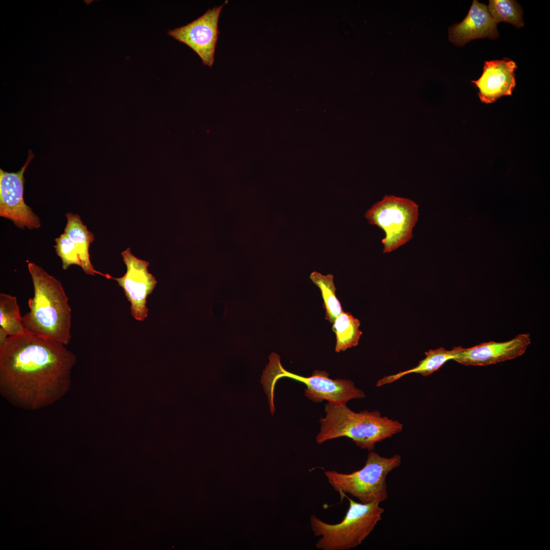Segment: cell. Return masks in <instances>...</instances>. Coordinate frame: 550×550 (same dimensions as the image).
Listing matches in <instances>:
<instances>
[{
	"mask_svg": "<svg viewBox=\"0 0 550 550\" xmlns=\"http://www.w3.org/2000/svg\"><path fill=\"white\" fill-rule=\"evenodd\" d=\"M76 355L66 345L30 333L0 343V393L13 405L35 410L61 399L71 384Z\"/></svg>",
	"mask_w": 550,
	"mask_h": 550,
	"instance_id": "cell-1",
	"label": "cell"
},
{
	"mask_svg": "<svg viewBox=\"0 0 550 550\" xmlns=\"http://www.w3.org/2000/svg\"><path fill=\"white\" fill-rule=\"evenodd\" d=\"M34 294L29 312L22 317L31 334L67 345L71 338V309L61 283L33 262L28 265Z\"/></svg>",
	"mask_w": 550,
	"mask_h": 550,
	"instance_id": "cell-2",
	"label": "cell"
},
{
	"mask_svg": "<svg viewBox=\"0 0 550 550\" xmlns=\"http://www.w3.org/2000/svg\"><path fill=\"white\" fill-rule=\"evenodd\" d=\"M316 442L321 444L341 437L350 438L363 449L373 451L376 444L402 431L403 424L382 417L378 411H353L346 404L327 403Z\"/></svg>",
	"mask_w": 550,
	"mask_h": 550,
	"instance_id": "cell-3",
	"label": "cell"
},
{
	"mask_svg": "<svg viewBox=\"0 0 550 550\" xmlns=\"http://www.w3.org/2000/svg\"><path fill=\"white\" fill-rule=\"evenodd\" d=\"M349 508L338 524L326 523L315 515L310 516L312 530L320 536L316 547L322 550H348L360 545L381 520L384 509L377 503H358L345 496Z\"/></svg>",
	"mask_w": 550,
	"mask_h": 550,
	"instance_id": "cell-4",
	"label": "cell"
},
{
	"mask_svg": "<svg viewBox=\"0 0 550 550\" xmlns=\"http://www.w3.org/2000/svg\"><path fill=\"white\" fill-rule=\"evenodd\" d=\"M269 359V363L263 371L261 382L267 396L272 415L275 411L273 403L274 387L277 381L282 377H288L304 383L306 386L305 396L316 402L326 400L329 403L346 404L351 399L365 397L364 393L350 380L333 379L329 377L327 372L319 370H315L311 376L304 377L286 370L281 365L278 354L273 352Z\"/></svg>",
	"mask_w": 550,
	"mask_h": 550,
	"instance_id": "cell-5",
	"label": "cell"
},
{
	"mask_svg": "<svg viewBox=\"0 0 550 550\" xmlns=\"http://www.w3.org/2000/svg\"><path fill=\"white\" fill-rule=\"evenodd\" d=\"M401 462V457L398 454L385 457L371 451L360 470L349 474L336 471H326L324 473L328 483L339 493L341 500L348 493L362 503L380 504L388 497V475L398 468Z\"/></svg>",
	"mask_w": 550,
	"mask_h": 550,
	"instance_id": "cell-6",
	"label": "cell"
},
{
	"mask_svg": "<svg viewBox=\"0 0 550 550\" xmlns=\"http://www.w3.org/2000/svg\"><path fill=\"white\" fill-rule=\"evenodd\" d=\"M365 217L370 224L384 231L383 253H390L412 239L419 205L409 199L386 195L366 211Z\"/></svg>",
	"mask_w": 550,
	"mask_h": 550,
	"instance_id": "cell-7",
	"label": "cell"
},
{
	"mask_svg": "<svg viewBox=\"0 0 550 550\" xmlns=\"http://www.w3.org/2000/svg\"><path fill=\"white\" fill-rule=\"evenodd\" d=\"M34 156L29 150L24 164L16 173L0 169V216L12 221L19 228L26 227L30 230L41 226L39 218L23 199V174Z\"/></svg>",
	"mask_w": 550,
	"mask_h": 550,
	"instance_id": "cell-8",
	"label": "cell"
},
{
	"mask_svg": "<svg viewBox=\"0 0 550 550\" xmlns=\"http://www.w3.org/2000/svg\"><path fill=\"white\" fill-rule=\"evenodd\" d=\"M121 255L127 268L125 274L114 278L131 303V314L135 319L143 321L148 316L146 298L153 291L157 281L148 270L149 263L139 259L127 248Z\"/></svg>",
	"mask_w": 550,
	"mask_h": 550,
	"instance_id": "cell-9",
	"label": "cell"
},
{
	"mask_svg": "<svg viewBox=\"0 0 550 550\" xmlns=\"http://www.w3.org/2000/svg\"><path fill=\"white\" fill-rule=\"evenodd\" d=\"M224 5L209 9L185 25L168 32V34L191 48L203 65L212 67L219 32L218 22Z\"/></svg>",
	"mask_w": 550,
	"mask_h": 550,
	"instance_id": "cell-10",
	"label": "cell"
},
{
	"mask_svg": "<svg viewBox=\"0 0 550 550\" xmlns=\"http://www.w3.org/2000/svg\"><path fill=\"white\" fill-rule=\"evenodd\" d=\"M531 343L530 334H520L507 341H490L462 348L453 360L465 366H487L522 355Z\"/></svg>",
	"mask_w": 550,
	"mask_h": 550,
	"instance_id": "cell-11",
	"label": "cell"
},
{
	"mask_svg": "<svg viewBox=\"0 0 550 550\" xmlns=\"http://www.w3.org/2000/svg\"><path fill=\"white\" fill-rule=\"evenodd\" d=\"M516 63L504 58L485 61L481 77L472 82L478 88L481 102L491 103L504 96H511L516 86Z\"/></svg>",
	"mask_w": 550,
	"mask_h": 550,
	"instance_id": "cell-12",
	"label": "cell"
},
{
	"mask_svg": "<svg viewBox=\"0 0 550 550\" xmlns=\"http://www.w3.org/2000/svg\"><path fill=\"white\" fill-rule=\"evenodd\" d=\"M497 24L487 7L474 0L468 15L462 21L449 28V39L452 43L459 47L476 39L486 37L496 39L499 35Z\"/></svg>",
	"mask_w": 550,
	"mask_h": 550,
	"instance_id": "cell-13",
	"label": "cell"
},
{
	"mask_svg": "<svg viewBox=\"0 0 550 550\" xmlns=\"http://www.w3.org/2000/svg\"><path fill=\"white\" fill-rule=\"evenodd\" d=\"M67 224L64 233L67 234L75 243L81 262V268L87 274L101 275L108 279H113L108 274H104L96 270L92 265L89 252L90 244L94 241V237L87 226L84 224L80 216L77 214L69 212L66 214Z\"/></svg>",
	"mask_w": 550,
	"mask_h": 550,
	"instance_id": "cell-14",
	"label": "cell"
},
{
	"mask_svg": "<svg viewBox=\"0 0 550 550\" xmlns=\"http://www.w3.org/2000/svg\"><path fill=\"white\" fill-rule=\"evenodd\" d=\"M462 348L461 346H455L451 350H447L441 347L435 349L429 350L425 352L426 357L420 361L415 367L395 374L386 376L379 379L376 385L377 387H381L411 373H418L423 376L430 375L438 370L448 361L454 360Z\"/></svg>",
	"mask_w": 550,
	"mask_h": 550,
	"instance_id": "cell-15",
	"label": "cell"
},
{
	"mask_svg": "<svg viewBox=\"0 0 550 550\" xmlns=\"http://www.w3.org/2000/svg\"><path fill=\"white\" fill-rule=\"evenodd\" d=\"M332 329L336 336L335 351L339 352L356 346L362 335L359 320L349 312H343L333 322Z\"/></svg>",
	"mask_w": 550,
	"mask_h": 550,
	"instance_id": "cell-16",
	"label": "cell"
},
{
	"mask_svg": "<svg viewBox=\"0 0 550 550\" xmlns=\"http://www.w3.org/2000/svg\"><path fill=\"white\" fill-rule=\"evenodd\" d=\"M0 328L9 336L29 333L23 324L16 297L2 293L0 294Z\"/></svg>",
	"mask_w": 550,
	"mask_h": 550,
	"instance_id": "cell-17",
	"label": "cell"
},
{
	"mask_svg": "<svg viewBox=\"0 0 550 550\" xmlns=\"http://www.w3.org/2000/svg\"><path fill=\"white\" fill-rule=\"evenodd\" d=\"M310 278L320 289L323 298V307L325 311V319L333 323L335 319L343 312L341 303L337 298L333 276L323 275L319 272H312Z\"/></svg>",
	"mask_w": 550,
	"mask_h": 550,
	"instance_id": "cell-18",
	"label": "cell"
},
{
	"mask_svg": "<svg viewBox=\"0 0 550 550\" xmlns=\"http://www.w3.org/2000/svg\"><path fill=\"white\" fill-rule=\"evenodd\" d=\"M488 10L497 23L509 22L519 28L524 25L523 11L520 5L513 0H490Z\"/></svg>",
	"mask_w": 550,
	"mask_h": 550,
	"instance_id": "cell-19",
	"label": "cell"
},
{
	"mask_svg": "<svg viewBox=\"0 0 550 550\" xmlns=\"http://www.w3.org/2000/svg\"><path fill=\"white\" fill-rule=\"evenodd\" d=\"M54 248L62 261V267L67 269L71 265L81 267L82 264L76 245L69 236L64 233L55 239Z\"/></svg>",
	"mask_w": 550,
	"mask_h": 550,
	"instance_id": "cell-20",
	"label": "cell"
}]
</instances>
